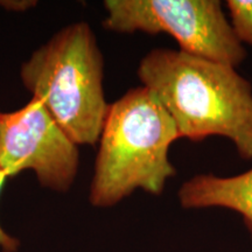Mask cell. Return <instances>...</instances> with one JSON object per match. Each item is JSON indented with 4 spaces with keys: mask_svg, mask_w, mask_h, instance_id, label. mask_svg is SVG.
Segmentation results:
<instances>
[{
    "mask_svg": "<svg viewBox=\"0 0 252 252\" xmlns=\"http://www.w3.org/2000/svg\"><path fill=\"white\" fill-rule=\"evenodd\" d=\"M138 77L175 123L180 138H226L252 159V84L235 67L182 50L153 49Z\"/></svg>",
    "mask_w": 252,
    "mask_h": 252,
    "instance_id": "cell-1",
    "label": "cell"
},
{
    "mask_svg": "<svg viewBox=\"0 0 252 252\" xmlns=\"http://www.w3.org/2000/svg\"><path fill=\"white\" fill-rule=\"evenodd\" d=\"M180 139L169 113L152 91L139 87L109 105L90 186L94 207H111L140 188L160 195L176 174L169 160Z\"/></svg>",
    "mask_w": 252,
    "mask_h": 252,
    "instance_id": "cell-2",
    "label": "cell"
},
{
    "mask_svg": "<svg viewBox=\"0 0 252 252\" xmlns=\"http://www.w3.org/2000/svg\"><path fill=\"white\" fill-rule=\"evenodd\" d=\"M103 77V55L87 23L63 28L21 68L27 90L77 146L99 140L109 110Z\"/></svg>",
    "mask_w": 252,
    "mask_h": 252,
    "instance_id": "cell-3",
    "label": "cell"
},
{
    "mask_svg": "<svg viewBox=\"0 0 252 252\" xmlns=\"http://www.w3.org/2000/svg\"><path fill=\"white\" fill-rule=\"evenodd\" d=\"M106 30L167 34L187 54L238 67L247 49L236 37L219 0H105Z\"/></svg>",
    "mask_w": 252,
    "mask_h": 252,
    "instance_id": "cell-4",
    "label": "cell"
},
{
    "mask_svg": "<svg viewBox=\"0 0 252 252\" xmlns=\"http://www.w3.org/2000/svg\"><path fill=\"white\" fill-rule=\"evenodd\" d=\"M78 168L77 145L39 99L0 115V169L7 178L33 169L43 187L67 191Z\"/></svg>",
    "mask_w": 252,
    "mask_h": 252,
    "instance_id": "cell-5",
    "label": "cell"
},
{
    "mask_svg": "<svg viewBox=\"0 0 252 252\" xmlns=\"http://www.w3.org/2000/svg\"><path fill=\"white\" fill-rule=\"evenodd\" d=\"M178 198L185 209L225 208L238 213L252 239V168L234 176L197 174L184 182Z\"/></svg>",
    "mask_w": 252,
    "mask_h": 252,
    "instance_id": "cell-6",
    "label": "cell"
},
{
    "mask_svg": "<svg viewBox=\"0 0 252 252\" xmlns=\"http://www.w3.org/2000/svg\"><path fill=\"white\" fill-rule=\"evenodd\" d=\"M229 21L239 42L252 46V0H228Z\"/></svg>",
    "mask_w": 252,
    "mask_h": 252,
    "instance_id": "cell-7",
    "label": "cell"
},
{
    "mask_svg": "<svg viewBox=\"0 0 252 252\" xmlns=\"http://www.w3.org/2000/svg\"><path fill=\"white\" fill-rule=\"evenodd\" d=\"M6 178L7 176L0 169V193H1V188L5 184ZM19 245L20 243H19L18 239L8 235L0 225V250L2 252H15L19 249Z\"/></svg>",
    "mask_w": 252,
    "mask_h": 252,
    "instance_id": "cell-8",
    "label": "cell"
},
{
    "mask_svg": "<svg viewBox=\"0 0 252 252\" xmlns=\"http://www.w3.org/2000/svg\"><path fill=\"white\" fill-rule=\"evenodd\" d=\"M35 1H26V0L25 1H0V5L13 11H24L30 6H35Z\"/></svg>",
    "mask_w": 252,
    "mask_h": 252,
    "instance_id": "cell-9",
    "label": "cell"
},
{
    "mask_svg": "<svg viewBox=\"0 0 252 252\" xmlns=\"http://www.w3.org/2000/svg\"><path fill=\"white\" fill-rule=\"evenodd\" d=\"M0 115H1V112H0Z\"/></svg>",
    "mask_w": 252,
    "mask_h": 252,
    "instance_id": "cell-10",
    "label": "cell"
}]
</instances>
